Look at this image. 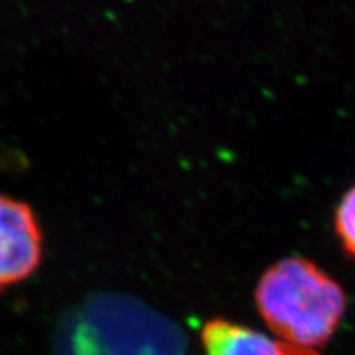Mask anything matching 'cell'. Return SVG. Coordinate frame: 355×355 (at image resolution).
Here are the masks:
<instances>
[{"mask_svg":"<svg viewBox=\"0 0 355 355\" xmlns=\"http://www.w3.org/2000/svg\"><path fill=\"white\" fill-rule=\"evenodd\" d=\"M43 260V230L28 204L0 193V293L37 272Z\"/></svg>","mask_w":355,"mask_h":355,"instance_id":"obj_2","label":"cell"},{"mask_svg":"<svg viewBox=\"0 0 355 355\" xmlns=\"http://www.w3.org/2000/svg\"><path fill=\"white\" fill-rule=\"evenodd\" d=\"M201 340L206 355H319L314 349L272 339L259 331L220 318L206 322Z\"/></svg>","mask_w":355,"mask_h":355,"instance_id":"obj_3","label":"cell"},{"mask_svg":"<svg viewBox=\"0 0 355 355\" xmlns=\"http://www.w3.org/2000/svg\"><path fill=\"white\" fill-rule=\"evenodd\" d=\"M255 303L266 326L288 344L321 347L343 321V286L316 263L301 257L285 259L263 273Z\"/></svg>","mask_w":355,"mask_h":355,"instance_id":"obj_1","label":"cell"},{"mask_svg":"<svg viewBox=\"0 0 355 355\" xmlns=\"http://www.w3.org/2000/svg\"><path fill=\"white\" fill-rule=\"evenodd\" d=\"M336 232L344 250L355 259V186L344 194L336 212Z\"/></svg>","mask_w":355,"mask_h":355,"instance_id":"obj_4","label":"cell"}]
</instances>
